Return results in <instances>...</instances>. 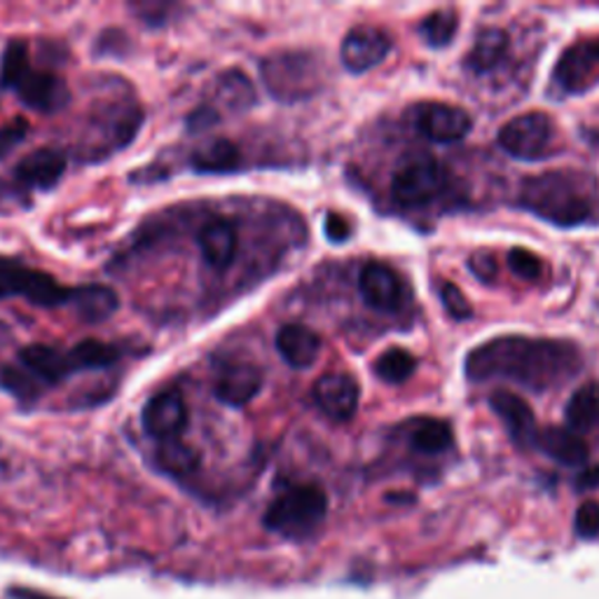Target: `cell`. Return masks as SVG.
Segmentation results:
<instances>
[{
  "label": "cell",
  "instance_id": "6da1fadb",
  "mask_svg": "<svg viewBox=\"0 0 599 599\" xmlns=\"http://www.w3.org/2000/svg\"><path fill=\"white\" fill-rule=\"evenodd\" d=\"M581 366V351L571 342L503 336L476 347L466 357L463 372L471 382L508 380L543 393L569 382Z\"/></svg>",
  "mask_w": 599,
  "mask_h": 599
},
{
  "label": "cell",
  "instance_id": "7a4b0ae2",
  "mask_svg": "<svg viewBox=\"0 0 599 599\" xmlns=\"http://www.w3.org/2000/svg\"><path fill=\"white\" fill-rule=\"evenodd\" d=\"M520 207L558 228L599 223V192L590 173L558 169L531 176L520 188Z\"/></svg>",
  "mask_w": 599,
  "mask_h": 599
},
{
  "label": "cell",
  "instance_id": "3957f363",
  "mask_svg": "<svg viewBox=\"0 0 599 599\" xmlns=\"http://www.w3.org/2000/svg\"><path fill=\"white\" fill-rule=\"evenodd\" d=\"M0 87L12 90L29 110L57 116L71 103L69 82L52 71L33 69L24 40H10L0 59Z\"/></svg>",
  "mask_w": 599,
  "mask_h": 599
},
{
  "label": "cell",
  "instance_id": "277c9868",
  "mask_svg": "<svg viewBox=\"0 0 599 599\" xmlns=\"http://www.w3.org/2000/svg\"><path fill=\"white\" fill-rule=\"evenodd\" d=\"M328 516V495L321 485L305 482L283 490L262 516V525L283 539H307Z\"/></svg>",
  "mask_w": 599,
  "mask_h": 599
},
{
  "label": "cell",
  "instance_id": "5b68a950",
  "mask_svg": "<svg viewBox=\"0 0 599 599\" xmlns=\"http://www.w3.org/2000/svg\"><path fill=\"white\" fill-rule=\"evenodd\" d=\"M24 298L36 307L76 305L78 286H61L52 274L31 268L17 258L0 256V300Z\"/></svg>",
  "mask_w": 599,
  "mask_h": 599
},
{
  "label": "cell",
  "instance_id": "8992f818",
  "mask_svg": "<svg viewBox=\"0 0 599 599\" xmlns=\"http://www.w3.org/2000/svg\"><path fill=\"white\" fill-rule=\"evenodd\" d=\"M260 76L268 92L281 103H298L315 97L321 87V71L312 54L277 52L260 63Z\"/></svg>",
  "mask_w": 599,
  "mask_h": 599
},
{
  "label": "cell",
  "instance_id": "52a82bcc",
  "mask_svg": "<svg viewBox=\"0 0 599 599\" xmlns=\"http://www.w3.org/2000/svg\"><path fill=\"white\" fill-rule=\"evenodd\" d=\"M446 186V169L429 152H415L401 162L391 179V194L401 207H421Z\"/></svg>",
  "mask_w": 599,
  "mask_h": 599
},
{
  "label": "cell",
  "instance_id": "ba28073f",
  "mask_svg": "<svg viewBox=\"0 0 599 599\" xmlns=\"http://www.w3.org/2000/svg\"><path fill=\"white\" fill-rule=\"evenodd\" d=\"M555 124L546 113L531 110L513 120H508L499 131V146L510 158L522 162H539L552 152Z\"/></svg>",
  "mask_w": 599,
  "mask_h": 599
},
{
  "label": "cell",
  "instance_id": "9c48e42d",
  "mask_svg": "<svg viewBox=\"0 0 599 599\" xmlns=\"http://www.w3.org/2000/svg\"><path fill=\"white\" fill-rule=\"evenodd\" d=\"M415 127L421 137L433 143H455L469 137L473 120L469 110L459 106L429 101L415 108Z\"/></svg>",
  "mask_w": 599,
  "mask_h": 599
},
{
  "label": "cell",
  "instance_id": "30bf717a",
  "mask_svg": "<svg viewBox=\"0 0 599 599\" xmlns=\"http://www.w3.org/2000/svg\"><path fill=\"white\" fill-rule=\"evenodd\" d=\"M190 410L186 396L179 389H169L158 396H152L141 412V425L150 438L176 440L188 429Z\"/></svg>",
  "mask_w": 599,
  "mask_h": 599
},
{
  "label": "cell",
  "instance_id": "8fae6325",
  "mask_svg": "<svg viewBox=\"0 0 599 599\" xmlns=\"http://www.w3.org/2000/svg\"><path fill=\"white\" fill-rule=\"evenodd\" d=\"M389 52H391L389 33L370 24H361L353 27L345 36L340 59L349 73L361 76L372 71L375 66H380L389 57Z\"/></svg>",
  "mask_w": 599,
  "mask_h": 599
},
{
  "label": "cell",
  "instance_id": "7c38bea8",
  "mask_svg": "<svg viewBox=\"0 0 599 599\" xmlns=\"http://www.w3.org/2000/svg\"><path fill=\"white\" fill-rule=\"evenodd\" d=\"M315 403L336 421H349L359 410L361 389L359 382L347 372H328L321 375L315 389Z\"/></svg>",
  "mask_w": 599,
  "mask_h": 599
},
{
  "label": "cell",
  "instance_id": "4fadbf2b",
  "mask_svg": "<svg viewBox=\"0 0 599 599\" xmlns=\"http://www.w3.org/2000/svg\"><path fill=\"white\" fill-rule=\"evenodd\" d=\"M143 124V108L137 101H120L113 106H103L97 116V131L103 137V150H120L127 148L137 139Z\"/></svg>",
  "mask_w": 599,
  "mask_h": 599
},
{
  "label": "cell",
  "instance_id": "5bb4252c",
  "mask_svg": "<svg viewBox=\"0 0 599 599\" xmlns=\"http://www.w3.org/2000/svg\"><path fill=\"white\" fill-rule=\"evenodd\" d=\"M490 408L503 421V427H506L508 436L513 438L516 446H520V448L537 446V436H539L537 417H535V412H531V408L527 406L522 396L499 389L490 396Z\"/></svg>",
  "mask_w": 599,
  "mask_h": 599
},
{
  "label": "cell",
  "instance_id": "9a60e30c",
  "mask_svg": "<svg viewBox=\"0 0 599 599\" xmlns=\"http://www.w3.org/2000/svg\"><path fill=\"white\" fill-rule=\"evenodd\" d=\"M264 385L262 370L256 363H232L218 375L213 385V396L228 408H243L249 406L253 398L260 393Z\"/></svg>",
  "mask_w": 599,
  "mask_h": 599
},
{
  "label": "cell",
  "instance_id": "2e32d148",
  "mask_svg": "<svg viewBox=\"0 0 599 599\" xmlns=\"http://www.w3.org/2000/svg\"><path fill=\"white\" fill-rule=\"evenodd\" d=\"M66 173V152L59 148H36L24 154L14 167V179L19 186L33 190L54 188Z\"/></svg>",
  "mask_w": 599,
  "mask_h": 599
},
{
  "label": "cell",
  "instance_id": "e0dca14e",
  "mask_svg": "<svg viewBox=\"0 0 599 599\" xmlns=\"http://www.w3.org/2000/svg\"><path fill=\"white\" fill-rule=\"evenodd\" d=\"M359 291L363 302L377 309V312H393V309L401 307L403 298L401 279H398V274L382 262L366 264L359 277Z\"/></svg>",
  "mask_w": 599,
  "mask_h": 599
},
{
  "label": "cell",
  "instance_id": "ac0fdd59",
  "mask_svg": "<svg viewBox=\"0 0 599 599\" xmlns=\"http://www.w3.org/2000/svg\"><path fill=\"white\" fill-rule=\"evenodd\" d=\"M279 357L296 370L312 368L321 353L319 332L305 323H286L274 338Z\"/></svg>",
  "mask_w": 599,
  "mask_h": 599
},
{
  "label": "cell",
  "instance_id": "d6986e66",
  "mask_svg": "<svg viewBox=\"0 0 599 599\" xmlns=\"http://www.w3.org/2000/svg\"><path fill=\"white\" fill-rule=\"evenodd\" d=\"M19 361L38 382L57 387L76 372L69 351H59L50 345H29L19 351Z\"/></svg>",
  "mask_w": 599,
  "mask_h": 599
},
{
  "label": "cell",
  "instance_id": "ffe728a7",
  "mask_svg": "<svg viewBox=\"0 0 599 599\" xmlns=\"http://www.w3.org/2000/svg\"><path fill=\"white\" fill-rule=\"evenodd\" d=\"M199 251L204 262L216 272L230 270L237 256V230L226 218H216L199 230Z\"/></svg>",
  "mask_w": 599,
  "mask_h": 599
},
{
  "label": "cell",
  "instance_id": "44dd1931",
  "mask_svg": "<svg viewBox=\"0 0 599 599\" xmlns=\"http://www.w3.org/2000/svg\"><path fill=\"white\" fill-rule=\"evenodd\" d=\"M537 448L548 455L552 461H558L562 466H571V469H579L588 461V442L571 429L562 427H548L539 431L537 436Z\"/></svg>",
  "mask_w": 599,
  "mask_h": 599
},
{
  "label": "cell",
  "instance_id": "7402d4cb",
  "mask_svg": "<svg viewBox=\"0 0 599 599\" xmlns=\"http://www.w3.org/2000/svg\"><path fill=\"white\" fill-rule=\"evenodd\" d=\"M592 63H599L595 46L592 42H579L562 54L558 69H555V80L560 82L565 92H579L588 84L586 80L592 73Z\"/></svg>",
  "mask_w": 599,
  "mask_h": 599
},
{
  "label": "cell",
  "instance_id": "603a6c76",
  "mask_svg": "<svg viewBox=\"0 0 599 599\" xmlns=\"http://www.w3.org/2000/svg\"><path fill=\"white\" fill-rule=\"evenodd\" d=\"M190 167L197 173H232L241 167V150L230 139H213L192 150Z\"/></svg>",
  "mask_w": 599,
  "mask_h": 599
},
{
  "label": "cell",
  "instance_id": "cb8c5ba5",
  "mask_svg": "<svg viewBox=\"0 0 599 599\" xmlns=\"http://www.w3.org/2000/svg\"><path fill=\"white\" fill-rule=\"evenodd\" d=\"M120 298L110 286L87 283L78 286V300L73 305L76 317L84 323H103L118 312Z\"/></svg>",
  "mask_w": 599,
  "mask_h": 599
},
{
  "label": "cell",
  "instance_id": "d4e9b609",
  "mask_svg": "<svg viewBox=\"0 0 599 599\" xmlns=\"http://www.w3.org/2000/svg\"><path fill=\"white\" fill-rule=\"evenodd\" d=\"M256 103V90L243 71H228L216 82V101L211 103L218 113L220 108L230 110V113H247Z\"/></svg>",
  "mask_w": 599,
  "mask_h": 599
},
{
  "label": "cell",
  "instance_id": "484cf974",
  "mask_svg": "<svg viewBox=\"0 0 599 599\" xmlns=\"http://www.w3.org/2000/svg\"><path fill=\"white\" fill-rule=\"evenodd\" d=\"M508 50V36L501 29H485L478 33L473 50L466 54V69L471 73H487L497 69Z\"/></svg>",
  "mask_w": 599,
  "mask_h": 599
},
{
  "label": "cell",
  "instance_id": "4316f807",
  "mask_svg": "<svg viewBox=\"0 0 599 599\" xmlns=\"http://www.w3.org/2000/svg\"><path fill=\"white\" fill-rule=\"evenodd\" d=\"M567 425L576 433H588L599 425V385L588 382L576 389L567 403Z\"/></svg>",
  "mask_w": 599,
  "mask_h": 599
},
{
  "label": "cell",
  "instance_id": "83f0119b",
  "mask_svg": "<svg viewBox=\"0 0 599 599\" xmlns=\"http://www.w3.org/2000/svg\"><path fill=\"white\" fill-rule=\"evenodd\" d=\"M154 459H158L160 469L173 478L192 476L199 469V461H202L199 452L181 438L160 442L158 452H154Z\"/></svg>",
  "mask_w": 599,
  "mask_h": 599
},
{
  "label": "cell",
  "instance_id": "f1b7e54d",
  "mask_svg": "<svg viewBox=\"0 0 599 599\" xmlns=\"http://www.w3.org/2000/svg\"><path fill=\"white\" fill-rule=\"evenodd\" d=\"M452 427L442 419H417L410 431V446L421 455H440L452 446Z\"/></svg>",
  "mask_w": 599,
  "mask_h": 599
},
{
  "label": "cell",
  "instance_id": "f546056e",
  "mask_svg": "<svg viewBox=\"0 0 599 599\" xmlns=\"http://www.w3.org/2000/svg\"><path fill=\"white\" fill-rule=\"evenodd\" d=\"M69 357L76 372L78 370H106V368H113L122 359V351L110 342L82 340L73 349H69Z\"/></svg>",
  "mask_w": 599,
  "mask_h": 599
},
{
  "label": "cell",
  "instance_id": "4dcf8cb0",
  "mask_svg": "<svg viewBox=\"0 0 599 599\" xmlns=\"http://www.w3.org/2000/svg\"><path fill=\"white\" fill-rule=\"evenodd\" d=\"M372 370L387 385H403L415 375L417 359L412 357L408 349L393 347V349H387L382 357L375 361Z\"/></svg>",
  "mask_w": 599,
  "mask_h": 599
},
{
  "label": "cell",
  "instance_id": "1f68e13d",
  "mask_svg": "<svg viewBox=\"0 0 599 599\" xmlns=\"http://www.w3.org/2000/svg\"><path fill=\"white\" fill-rule=\"evenodd\" d=\"M457 29H459V17L450 8H442V10L431 12L425 21H421V27H419L421 36H425V40H427V46L438 48V50L450 46Z\"/></svg>",
  "mask_w": 599,
  "mask_h": 599
},
{
  "label": "cell",
  "instance_id": "d6a6232c",
  "mask_svg": "<svg viewBox=\"0 0 599 599\" xmlns=\"http://www.w3.org/2000/svg\"><path fill=\"white\" fill-rule=\"evenodd\" d=\"M0 387L8 389L12 396L21 398V401H36L40 396L38 380L27 370L19 372L14 368H0Z\"/></svg>",
  "mask_w": 599,
  "mask_h": 599
},
{
  "label": "cell",
  "instance_id": "836d02e7",
  "mask_svg": "<svg viewBox=\"0 0 599 599\" xmlns=\"http://www.w3.org/2000/svg\"><path fill=\"white\" fill-rule=\"evenodd\" d=\"M508 264L525 281H535L541 277V258L527 249H510Z\"/></svg>",
  "mask_w": 599,
  "mask_h": 599
},
{
  "label": "cell",
  "instance_id": "e575fe53",
  "mask_svg": "<svg viewBox=\"0 0 599 599\" xmlns=\"http://www.w3.org/2000/svg\"><path fill=\"white\" fill-rule=\"evenodd\" d=\"M440 298H442V305H446V309H448V315L455 321H466V319L473 317V307L469 305V300H466V296L459 291V286L446 283L440 288Z\"/></svg>",
  "mask_w": 599,
  "mask_h": 599
},
{
  "label": "cell",
  "instance_id": "d590c367",
  "mask_svg": "<svg viewBox=\"0 0 599 599\" xmlns=\"http://www.w3.org/2000/svg\"><path fill=\"white\" fill-rule=\"evenodd\" d=\"M573 529L581 539L599 537V503L597 501H586L579 506L573 518Z\"/></svg>",
  "mask_w": 599,
  "mask_h": 599
},
{
  "label": "cell",
  "instance_id": "8d00e7d4",
  "mask_svg": "<svg viewBox=\"0 0 599 599\" xmlns=\"http://www.w3.org/2000/svg\"><path fill=\"white\" fill-rule=\"evenodd\" d=\"M27 137H29V122L24 118H17L0 127V160H6L17 146L24 143Z\"/></svg>",
  "mask_w": 599,
  "mask_h": 599
},
{
  "label": "cell",
  "instance_id": "74e56055",
  "mask_svg": "<svg viewBox=\"0 0 599 599\" xmlns=\"http://www.w3.org/2000/svg\"><path fill=\"white\" fill-rule=\"evenodd\" d=\"M469 268L480 281H492L497 277V260L492 253H487V251L473 253L469 260Z\"/></svg>",
  "mask_w": 599,
  "mask_h": 599
},
{
  "label": "cell",
  "instance_id": "f35d334b",
  "mask_svg": "<svg viewBox=\"0 0 599 599\" xmlns=\"http://www.w3.org/2000/svg\"><path fill=\"white\" fill-rule=\"evenodd\" d=\"M218 120H220L218 110L211 103H204V106L192 110L190 118H188V127H190V131H204V129L213 127Z\"/></svg>",
  "mask_w": 599,
  "mask_h": 599
},
{
  "label": "cell",
  "instance_id": "ab89813d",
  "mask_svg": "<svg viewBox=\"0 0 599 599\" xmlns=\"http://www.w3.org/2000/svg\"><path fill=\"white\" fill-rule=\"evenodd\" d=\"M326 237L332 243H342L351 237V226L347 223V218H342L340 213H328L326 216Z\"/></svg>",
  "mask_w": 599,
  "mask_h": 599
},
{
  "label": "cell",
  "instance_id": "60d3db41",
  "mask_svg": "<svg viewBox=\"0 0 599 599\" xmlns=\"http://www.w3.org/2000/svg\"><path fill=\"white\" fill-rule=\"evenodd\" d=\"M595 487H599V463L586 466V469L576 476V490L588 492L595 490Z\"/></svg>",
  "mask_w": 599,
  "mask_h": 599
},
{
  "label": "cell",
  "instance_id": "b9f144b4",
  "mask_svg": "<svg viewBox=\"0 0 599 599\" xmlns=\"http://www.w3.org/2000/svg\"><path fill=\"white\" fill-rule=\"evenodd\" d=\"M12 599H57V597H50V595H42V592H36V590H24V588H17V590H12Z\"/></svg>",
  "mask_w": 599,
  "mask_h": 599
},
{
  "label": "cell",
  "instance_id": "7bdbcfd3",
  "mask_svg": "<svg viewBox=\"0 0 599 599\" xmlns=\"http://www.w3.org/2000/svg\"><path fill=\"white\" fill-rule=\"evenodd\" d=\"M592 46H595V52H597V57H599V40H592Z\"/></svg>",
  "mask_w": 599,
  "mask_h": 599
}]
</instances>
